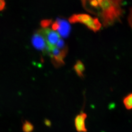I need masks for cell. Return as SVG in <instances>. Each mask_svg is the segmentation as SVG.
<instances>
[{"label": "cell", "instance_id": "cell-1", "mask_svg": "<svg viewBox=\"0 0 132 132\" xmlns=\"http://www.w3.org/2000/svg\"><path fill=\"white\" fill-rule=\"evenodd\" d=\"M122 0H102L98 17L105 27L112 26L122 14Z\"/></svg>", "mask_w": 132, "mask_h": 132}, {"label": "cell", "instance_id": "cell-2", "mask_svg": "<svg viewBox=\"0 0 132 132\" xmlns=\"http://www.w3.org/2000/svg\"><path fill=\"white\" fill-rule=\"evenodd\" d=\"M68 21L70 23H80L84 25L89 30L95 32L101 29L102 24L98 18H94L85 13L74 14L70 16Z\"/></svg>", "mask_w": 132, "mask_h": 132}, {"label": "cell", "instance_id": "cell-3", "mask_svg": "<svg viewBox=\"0 0 132 132\" xmlns=\"http://www.w3.org/2000/svg\"><path fill=\"white\" fill-rule=\"evenodd\" d=\"M68 51V47L61 49L55 46H47L46 51L50 58L52 64L55 68H60L65 64L64 59Z\"/></svg>", "mask_w": 132, "mask_h": 132}, {"label": "cell", "instance_id": "cell-4", "mask_svg": "<svg viewBox=\"0 0 132 132\" xmlns=\"http://www.w3.org/2000/svg\"><path fill=\"white\" fill-rule=\"evenodd\" d=\"M51 29L56 31L63 38H67L71 34V26L69 21L63 18H57L52 21Z\"/></svg>", "mask_w": 132, "mask_h": 132}, {"label": "cell", "instance_id": "cell-5", "mask_svg": "<svg viewBox=\"0 0 132 132\" xmlns=\"http://www.w3.org/2000/svg\"><path fill=\"white\" fill-rule=\"evenodd\" d=\"M38 30L44 35L47 46H55L61 39V36L58 32L52 30L50 28H42Z\"/></svg>", "mask_w": 132, "mask_h": 132}, {"label": "cell", "instance_id": "cell-6", "mask_svg": "<svg viewBox=\"0 0 132 132\" xmlns=\"http://www.w3.org/2000/svg\"><path fill=\"white\" fill-rule=\"evenodd\" d=\"M31 43L35 48L39 51L45 52L47 48V43L44 35L38 30H36L31 38Z\"/></svg>", "mask_w": 132, "mask_h": 132}, {"label": "cell", "instance_id": "cell-7", "mask_svg": "<svg viewBox=\"0 0 132 132\" xmlns=\"http://www.w3.org/2000/svg\"><path fill=\"white\" fill-rule=\"evenodd\" d=\"M84 9L89 13L98 16L102 0H80Z\"/></svg>", "mask_w": 132, "mask_h": 132}, {"label": "cell", "instance_id": "cell-8", "mask_svg": "<svg viewBox=\"0 0 132 132\" xmlns=\"http://www.w3.org/2000/svg\"><path fill=\"white\" fill-rule=\"evenodd\" d=\"M87 117V113L82 111L76 116L74 118V126L77 132L88 131L85 126V121Z\"/></svg>", "mask_w": 132, "mask_h": 132}, {"label": "cell", "instance_id": "cell-9", "mask_svg": "<svg viewBox=\"0 0 132 132\" xmlns=\"http://www.w3.org/2000/svg\"><path fill=\"white\" fill-rule=\"evenodd\" d=\"M74 71H75L77 75L81 78H82L84 76V72H85V65L84 63L82 62V61L80 60H78L75 64L74 65L73 67Z\"/></svg>", "mask_w": 132, "mask_h": 132}, {"label": "cell", "instance_id": "cell-10", "mask_svg": "<svg viewBox=\"0 0 132 132\" xmlns=\"http://www.w3.org/2000/svg\"><path fill=\"white\" fill-rule=\"evenodd\" d=\"M34 129V126L32 124L27 120L25 121L22 125L23 132H32Z\"/></svg>", "mask_w": 132, "mask_h": 132}, {"label": "cell", "instance_id": "cell-11", "mask_svg": "<svg viewBox=\"0 0 132 132\" xmlns=\"http://www.w3.org/2000/svg\"><path fill=\"white\" fill-rule=\"evenodd\" d=\"M123 104L127 110L132 109V94H129L123 99Z\"/></svg>", "mask_w": 132, "mask_h": 132}, {"label": "cell", "instance_id": "cell-12", "mask_svg": "<svg viewBox=\"0 0 132 132\" xmlns=\"http://www.w3.org/2000/svg\"><path fill=\"white\" fill-rule=\"evenodd\" d=\"M53 20L52 19H44L41 20L40 23V26L42 28H50L52 23Z\"/></svg>", "mask_w": 132, "mask_h": 132}, {"label": "cell", "instance_id": "cell-13", "mask_svg": "<svg viewBox=\"0 0 132 132\" xmlns=\"http://www.w3.org/2000/svg\"><path fill=\"white\" fill-rule=\"evenodd\" d=\"M6 3L5 0H0V12L3 11L6 8Z\"/></svg>", "mask_w": 132, "mask_h": 132}, {"label": "cell", "instance_id": "cell-14", "mask_svg": "<svg viewBox=\"0 0 132 132\" xmlns=\"http://www.w3.org/2000/svg\"><path fill=\"white\" fill-rule=\"evenodd\" d=\"M128 21H129V23L130 24V26H131V28H132V10H131L129 16H128Z\"/></svg>", "mask_w": 132, "mask_h": 132}]
</instances>
